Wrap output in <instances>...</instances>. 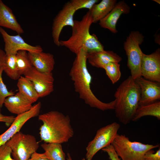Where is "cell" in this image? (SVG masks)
Here are the masks:
<instances>
[{
	"mask_svg": "<svg viewBox=\"0 0 160 160\" xmlns=\"http://www.w3.org/2000/svg\"><path fill=\"white\" fill-rule=\"evenodd\" d=\"M28 160H49L44 153H40L36 152L33 153Z\"/></svg>",
	"mask_w": 160,
	"mask_h": 160,
	"instance_id": "obj_33",
	"label": "cell"
},
{
	"mask_svg": "<svg viewBox=\"0 0 160 160\" xmlns=\"http://www.w3.org/2000/svg\"><path fill=\"white\" fill-rule=\"evenodd\" d=\"M114 96L116 116L120 122L127 124L132 121L139 106L140 89L130 76L118 87Z\"/></svg>",
	"mask_w": 160,
	"mask_h": 160,
	"instance_id": "obj_4",
	"label": "cell"
},
{
	"mask_svg": "<svg viewBox=\"0 0 160 160\" xmlns=\"http://www.w3.org/2000/svg\"><path fill=\"white\" fill-rule=\"evenodd\" d=\"M38 118L43 122L39 129V134L41 140L45 143H66L73 135L68 115L52 111L39 115Z\"/></svg>",
	"mask_w": 160,
	"mask_h": 160,
	"instance_id": "obj_2",
	"label": "cell"
},
{
	"mask_svg": "<svg viewBox=\"0 0 160 160\" xmlns=\"http://www.w3.org/2000/svg\"><path fill=\"white\" fill-rule=\"evenodd\" d=\"M67 160H72L71 156L70 154L68 153L67 154Z\"/></svg>",
	"mask_w": 160,
	"mask_h": 160,
	"instance_id": "obj_35",
	"label": "cell"
},
{
	"mask_svg": "<svg viewBox=\"0 0 160 160\" xmlns=\"http://www.w3.org/2000/svg\"><path fill=\"white\" fill-rule=\"evenodd\" d=\"M15 55H6L3 65L4 71L14 80H18L21 76L17 66Z\"/></svg>",
	"mask_w": 160,
	"mask_h": 160,
	"instance_id": "obj_24",
	"label": "cell"
},
{
	"mask_svg": "<svg viewBox=\"0 0 160 160\" xmlns=\"http://www.w3.org/2000/svg\"><path fill=\"white\" fill-rule=\"evenodd\" d=\"M116 2V0H102L99 3L95 4L89 10L93 23H96L105 17L113 8Z\"/></svg>",
	"mask_w": 160,
	"mask_h": 160,
	"instance_id": "obj_20",
	"label": "cell"
},
{
	"mask_svg": "<svg viewBox=\"0 0 160 160\" xmlns=\"http://www.w3.org/2000/svg\"><path fill=\"white\" fill-rule=\"evenodd\" d=\"M141 76L152 81L160 82V49L150 55L143 54L141 64Z\"/></svg>",
	"mask_w": 160,
	"mask_h": 160,
	"instance_id": "obj_12",
	"label": "cell"
},
{
	"mask_svg": "<svg viewBox=\"0 0 160 160\" xmlns=\"http://www.w3.org/2000/svg\"><path fill=\"white\" fill-rule=\"evenodd\" d=\"M120 67V65L118 63L111 62L103 68L113 84L116 83L121 77V73Z\"/></svg>",
	"mask_w": 160,
	"mask_h": 160,
	"instance_id": "obj_26",
	"label": "cell"
},
{
	"mask_svg": "<svg viewBox=\"0 0 160 160\" xmlns=\"http://www.w3.org/2000/svg\"><path fill=\"white\" fill-rule=\"evenodd\" d=\"M1 109L0 108V113H1Z\"/></svg>",
	"mask_w": 160,
	"mask_h": 160,
	"instance_id": "obj_37",
	"label": "cell"
},
{
	"mask_svg": "<svg viewBox=\"0 0 160 160\" xmlns=\"http://www.w3.org/2000/svg\"><path fill=\"white\" fill-rule=\"evenodd\" d=\"M6 144L10 148L14 160H28L39 147V143L34 136L20 131L14 135Z\"/></svg>",
	"mask_w": 160,
	"mask_h": 160,
	"instance_id": "obj_7",
	"label": "cell"
},
{
	"mask_svg": "<svg viewBox=\"0 0 160 160\" xmlns=\"http://www.w3.org/2000/svg\"><path fill=\"white\" fill-rule=\"evenodd\" d=\"M32 65L37 71L41 72L51 73L55 63L54 55L43 51L38 52H28Z\"/></svg>",
	"mask_w": 160,
	"mask_h": 160,
	"instance_id": "obj_16",
	"label": "cell"
},
{
	"mask_svg": "<svg viewBox=\"0 0 160 160\" xmlns=\"http://www.w3.org/2000/svg\"><path fill=\"white\" fill-rule=\"evenodd\" d=\"M6 56L5 52L0 48V68L4 65Z\"/></svg>",
	"mask_w": 160,
	"mask_h": 160,
	"instance_id": "obj_34",
	"label": "cell"
},
{
	"mask_svg": "<svg viewBox=\"0 0 160 160\" xmlns=\"http://www.w3.org/2000/svg\"><path fill=\"white\" fill-rule=\"evenodd\" d=\"M13 116L3 115L0 113V122H5L7 124H11L15 119Z\"/></svg>",
	"mask_w": 160,
	"mask_h": 160,
	"instance_id": "obj_32",
	"label": "cell"
},
{
	"mask_svg": "<svg viewBox=\"0 0 160 160\" xmlns=\"http://www.w3.org/2000/svg\"><path fill=\"white\" fill-rule=\"evenodd\" d=\"M4 71L3 66L0 68V108L2 107L6 99L8 97L13 95L14 92L9 91L3 82L2 74Z\"/></svg>",
	"mask_w": 160,
	"mask_h": 160,
	"instance_id": "obj_27",
	"label": "cell"
},
{
	"mask_svg": "<svg viewBox=\"0 0 160 160\" xmlns=\"http://www.w3.org/2000/svg\"><path fill=\"white\" fill-rule=\"evenodd\" d=\"M140 90L139 106L153 103L160 99L159 82L146 79L142 76L135 80Z\"/></svg>",
	"mask_w": 160,
	"mask_h": 160,
	"instance_id": "obj_14",
	"label": "cell"
},
{
	"mask_svg": "<svg viewBox=\"0 0 160 160\" xmlns=\"http://www.w3.org/2000/svg\"><path fill=\"white\" fill-rule=\"evenodd\" d=\"M102 150L107 153L109 156V159L111 160H121L111 144L103 148Z\"/></svg>",
	"mask_w": 160,
	"mask_h": 160,
	"instance_id": "obj_31",
	"label": "cell"
},
{
	"mask_svg": "<svg viewBox=\"0 0 160 160\" xmlns=\"http://www.w3.org/2000/svg\"><path fill=\"white\" fill-rule=\"evenodd\" d=\"M41 104L39 102L33 105L28 111L17 115L10 127L0 135V147L5 144L14 135L20 130L30 119L39 116L41 108Z\"/></svg>",
	"mask_w": 160,
	"mask_h": 160,
	"instance_id": "obj_13",
	"label": "cell"
},
{
	"mask_svg": "<svg viewBox=\"0 0 160 160\" xmlns=\"http://www.w3.org/2000/svg\"><path fill=\"white\" fill-rule=\"evenodd\" d=\"M23 75L32 82L39 98L46 97L54 91V79L52 72H40L33 66Z\"/></svg>",
	"mask_w": 160,
	"mask_h": 160,
	"instance_id": "obj_9",
	"label": "cell"
},
{
	"mask_svg": "<svg viewBox=\"0 0 160 160\" xmlns=\"http://www.w3.org/2000/svg\"><path fill=\"white\" fill-rule=\"evenodd\" d=\"M87 52L81 49L76 55L69 72L73 83L75 91L79 98L91 107L101 111L114 110L116 100L109 103L103 102L94 95L91 89V76L87 69Z\"/></svg>",
	"mask_w": 160,
	"mask_h": 160,
	"instance_id": "obj_1",
	"label": "cell"
},
{
	"mask_svg": "<svg viewBox=\"0 0 160 160\" xmlns=\"http://www.w3.org/2000/svg\"><path fill=\"white\" fill-rule=\"evenodd\" d=\"M143 160H160V148L155 152L153 149L147 151L145 154Z\"/></svg>",
	"mask_w": 160,
	"mask_h": 160,
	"instance_id": "obj_30",
	"label": "cell"
},
{
	"mask_svg": "<svg viewBox=\"0 0 160 160\" xmlns=\"http://www.w3.org/2000/svg\"><path fill=\"white\" fill-rule=\"evenodd\" d=\"M144 38L139 32L133 31L129 33L124 44L127 57V66L130 71V76L135 80L141 76V64L143 53L140 45Z\"/></svg>",
	"mask_w": 160,
	"mask_h": 160,
	"instance_id": "obj_6",
	"label": "cell"
},
{
	"mask_svg": "<svg viewBox=\"0 0 160 160\" xmlns=\"http://www.w3.org/2000/svg\"><path fill=\"white\" fill-rule=\"evenodd\" d=\"M150 116L160 119V102L157 101L148 105L139 106L136 110L132 121H136L142 117Z\"/></svg>",
	"mask_w": 160,
	"mask_h": 160,
	"instance_id": "obj_22",
	"label": "cell"
},
{
	"mask_svg": "<svg viewBox=\"0 0 160 160\" xmlns=\"http://www.w3.org/2000/svg\"><path fill=\"white\" fill-rule=\"evenodd\" d=\"M11 155V150L6 143L0 147V160H14Z\"/></svg>",
	"mask_w": 160,
	"mask_h": 160,
	"instance_id": "obj_29",
	"label": "cell"
},
{
	"mask_svg": "<svg viewBox=\"0 0 160 160\" xmlns=\"http://www.w3.org/2000/svg\"><path fill=\"white\" fill-rule=\"evenodd\" d=\"M15 55L16 64L19 72L21 75H24L33 67L28 52L25 50H19Z\"/></svg>",
	"mask_w": 160,
	"mask_h": 160,
	"instance_id": "obj_25",
	"label": "cell"
},
{
	"mask_svg": "<svg viewBox=\"0 0 160 160\" xmlns=\"http://www.w3.org/2000/svg\"><path fill=\"white\" fill-rule=\"evenodd\" d=\"M76 10L70 1L63 6L53 20L52 35L53 42L56 46H60L59 37L63 28L66 26L72 27L74 24L73 16Z\"/></svg>",
	"mask_w": 160,
	"mask_h": 160,
	"instance_id": "obj_10",
	"label": "cell"
},
{
	"mask_svg": "<svg viewBox=\"0 0 160 160\" xmlns=\"http://www.w3.org/2000/svg\"><path fill=\"white\" fill-rule=\"evenodd\" d=\"M154 1L157 2V3L160 4V1L159 0H153Z\"/></svg>",
	"mask_w": 160,
	"mask_h": 160,
	"instance_id": "obj_36",
	"label": "cell"
},
{
	"mask_svg": "<svg viewBox=\"0 0 160 160\" xmlns=\"http://www.w3.org/2000/svg\"><path fill=\"white\" fill-rule=\"evenodd\" d=\"M32 103L18 92L5 99L4 104L10 113L18 115L29 110Z\"/></svg>",
	"mask_w": 160,
	"mask_h": 160,
	"instance_id": "obj_18",
	"label": "cell"
},
{
	"mask_svg": "<svg viewBox=\"0 0 160 160\" xmlns=\"http://www.w3.org/2000/svg\"><path fill=\"white\" fill-rule=\"evenodd\" d=\"M111 145L121 160H143L147 151L159 147V145L131 141L125 135L118 134Z\"/></svg>",
	"mask_w": 160,
	"mask_h": 160,
	"instance_id": "obj_5",
	"label": "cell"
},
{
	"mask_svg": "<svg viewBox=\"0 0 160 160\" xmlns=\"http://www.w3.org/2000/svg\"><path fill=\"white\" fill-rule=\"evenodd\" d=\"M0 27L10 29L19 34L24 32L12 9L1 0H0Z\"/></svg>",
	"mask_w": 160,
	"mask_h": 160,
	"instance_id": "obj_19",
	"label": "cell"
},
{
	"mask_svg": "<svg viewBox=\"0 0 160 160\" xmlns=\"http://www.w3.org/2000/svg\"><path fill=\"white\" fill-rule=\"evenodd\" d=\"M130 11L129 6L124 1L117 3L111 12L99 22L100 26L107 29L113 33L117 32L116 24L122 14H128Z\"/></svg>",
	"mask_w": 160,
	"mask_h": 160,
	"instance_id": "obj_15",
	"label": "cell"
},
{
	"mask_svg": "<svg viewBox=\"0 0 160 160\" xmlns=\"http://www.w3.org/2000/svg\"><path fill=\"white\" fill-rule=\"evenodd\" d=\"M99 1L98 0H71L70 1L76 10L82 9L90 10L93 6Z\"/></svg>",
	"mask_w": 160,
	"mask_h": 160,
	"instance_id": "obj_28",
	"label": "cell"
},
{
	"mask_svg": "<svg viewBox=\"0 0 160 160\" xmlns=\"http://www.w3.org/2000/svg\"><path fill=\"white\" fill-rule=\"evenodd\" d=\"M0 33L5 43L4 52L6 55H16L18 51L21 50L33 52L43 51L41 46H32L26 43L20 34L10 35L1 27H0Z\"/></svg>",
	"mask_w": 160,
	"mask_h": 160,
	"instance_id": "obj_11",
	"label": "cell"
},
{
	"mask_svg": "<svg viewBox=\"0 0 160 160\" xmlns=\"http://www.w3.org/2000/svg\"><path fill=\"white\" fill-rule=\"evenodd\" d=\"M93 23L88 11L81 20H74L71 35L68 40H60V46L66 47L76 55L81 49L87 53L104 50V46L96 35L90 33V28Z\"/></svg>",
	"mask_w": 160,
	"mask_h": 160,
	"instance_id": "obj_3",
	"label": "cell"
},
{
	"mask_svg": "<svg viewBox=\"0 0 160 160\" xmlns=\"http://www.w3.org/2000/svg\"><path fill=\"white\" fill-rule=\"evenodd\" d=\"M19 92L32 103L39 98L32 82L26 77L21 76L17 84Z\"/></svg>",
	"mask_w": 160,
	"mask_h": 160,
	"instance_id": "obj_21",
	"label": "cell"
},
{
	"mask_svg": "<svg viewBox=\"0 0 160 160\" xmlns=\"http://www.w3.org/2000/svg\"><path fill=\"white\" fill-rule=\"evenodd\" d=\"M121 58L113 51H102L87 53V60L92 66L103 68L111 62L119 63Z\"/></svg>",
	"mask_w": 160,
	"mask_h": 160,
	"instance_id": "obj_17",
	"label": "cell"
},
{
	"mask_svg": "<svg viewBox=\"0 0 160 160\" xmlns=\"http://www.w3.org/2000/svg\"><path fill=\"white\" fill-rule=\"evenodd\" d=\"M41 146L45 151L44 153L49 160H66L61 144L44 143L41 144Z\"/></svg>",
	"mask_w": 160,
	"mask_h": 160,
	"instance_id": "obj_23",
	"label": "cell"
},
{
	"mask_svg": "<svg viewBox=\"0 0 160 160\" xmlns=\"http://www.w3.org/2000/svg\"><path fill=\"white\" fill-rule=\"evenodd\" d=\"M120 127L119 124L114 122L98 129L94 139L86 148L87 160H92L99 150L111 144Z\"/></svg>",
	"mask_w": 160,
	"mask_h": 160,
	"instance_id": "obj_8",
	"label": "cell"
}]
</instances>
